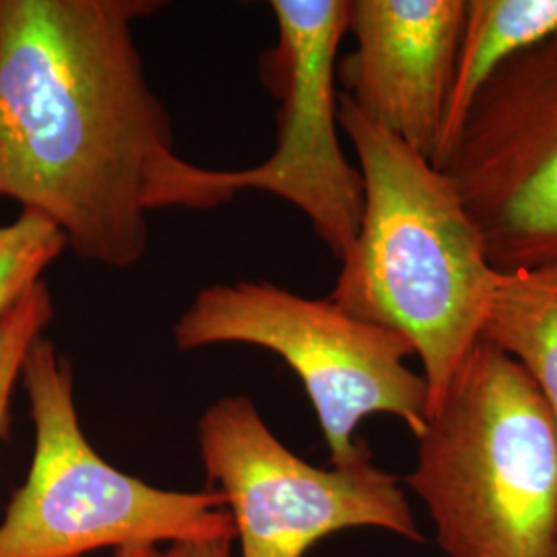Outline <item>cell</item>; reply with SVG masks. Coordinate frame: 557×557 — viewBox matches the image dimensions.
Segmentation results:
<instances>
[{"label": "cell", "instance_id": "cell-5", "mask_svg": "<svg viewBox=\"0 0 557 557\" xmlns=\"http://www.w3.org/2000/svg\"><path fill=\"white\" fill-rule=\"evenodd\" d=\"M174 343L182 351L244 343L283 359L310 397L333 467L370 455L354 440L368 416H395L416 438L428 425V384L405 366L413 347L331 299L301 298L269 283L213 285L180 317Z\"/></svg>", "mask_w": 557, "mask_h": 557}, {"label": "cell", "instance_id": "cell-2", "mask_svg": "<svg viewBox=\"0 0 557 557\" xmlns=\"http://www.w3.org/2000/svg\"><path fill=\"white\" fill-rule=\"evenodd\" d=\"M338 126L358 153L363 213L329 299L413 347L432 409L483 337L498 271L453 180L343 94Z\"/></svg>", "mask_w": 557, "mask_h": 557}, {"label": "cell", "instance_id": "cell-12", "mask_svg": "<svg viewBox=\"0 0 557 557\" xmlns=\"http://www.w3.org/2000/svg\"><path fill=\"white\" fill-rule=\"evenodd\" d=\"M64 248V234L34 211H21L13 223L0 225V319L40 283Z\"/></svg>", "mask_w": 557, "mask_h": 557}, {"label": "cell", "instance_id": "cell-14", "mask_svg": "<svg viewBox=\"0 0 557 557\" xmlns=\"http://www.w3.org/2000/svg\"><path fill=\"white\" fill-rule=\"evenodd\" d=\"M234 539H211V541H193L176 543L163 556L165 557H230Z\"/></svg>", "mask_w": 557, "mask_h": 557}, {"label": "cell", "instance_id": "cell-15", "mask_svg": "<svg viewBox=\"0 0 557 557\" xmlns=\"http://www.w3.org/2000/svg\"><path fill=\"white\" fill-rule=\"evenodd\" d=\"M112 557H165L158 547H149V545H133V547H122L116 549Z\"/></svg>", "mask_w": 557, "mask_h": 557}, {"label": "cell", "instance_id": "cell-9", "mask_svg": "<svg viewBox=\"0 0 557 557\" xmlns=\"http://www.w3.org/2000/svg\"><path fill=\"white\" fill-rule=\"evenodd\" d=\"M465 23V0H349L356 50L337 60L359 114L436 160Z\"/></svg>", "mask_w": 557, "mask_h": 557}, {"label": "cell", "instance_id": "cell-13", "mask_svg": "<svg viewBox=\"0 0 557 557\" xmlns=\"http://www.w3.org/2000/svg\"><path fill=\"white\" fill-rule=\"evenodd\" d=\"M54 319L48 285L40 281L0 319V440L11 425V398L20 382L21 366L29 347Z\"/></svg>", "mask_w": 557, "mask_h": 557}, {"label": "cell", "instance_id": "cell-1", "mask_svg": "<svg viewBox=\"0 0 557 557\" xmlns=\"http://www.w3.org/2000/svg\"><path fill=\"white\" fill-rule=\"evenodd\" d=\"M151 0H0V197L54 223L77 257L137 264L147 213L234 199L182 160L133 21Z\"/></svg>", "mask_w": 557, "mask_h": 557}, {"label": "cell", "instance_id": "cell-7", "mask_svg": "<svg viewBox=\"0 0 557 557\" xmlns=\"http://www.w3.org/2000/svg\"><path fill=\"white\" fill-rule=\"evenodd\" d=\"M438 170L498 273L557 262V32L483 87Z\"/></svg>", "mask_w": 557, "mask_h": 557}, {"label": "cell", "instance_id": "cell-4", "mask_svg": "<svg viewBox=\"0 0 557 557\" xmlns=\"http://www.w3.org/2000/svg\"><path fill=\"white\" fill-rule=\"evenodd\" d=\"M36 444L0 522V557H83L103 547L236 539L220 492H172L126 475L81 430L73 372L40 337L21 366Z\"/></svg>", "mask_w": 557, "mask_h": 557}, {"label": "cell", "instance_id": "cell-16", "mask_svg": "<svg viewBox=\"0 0 557 557\" xmlns=\"http://www.w3.org/2000/svg\"><path fill=\"white\" fill-rule=\"evenodd\" d=\"M552 557H557V547H556V552H554V556Z\"/></svg>", "mask_w": 557, "mask_h": 557}, {"label": "cell", "instance_id": "cell-6", "mask_svg": "<svg viewBox=\"0 0 557 557\" xmlns=\"http://www.w3.org/2000/svg\"><path fill=\"white\" fill-rule=\"evenodd\" d=\"M209 487L225 498L242 557H304L320 539L356 527L421 541L398 479L372 455L319 469L267 428L255 403L221 398L199 421Z\"/></svg>", "mask_w": 557, "mask_h": 557}, {"label": "cell", "instance_id": "cell-10", "mask_svg": "<svg viewBox=\"0 0 557 557\" xmlns=\"http://www.w3.org/2000/svg\"><path fill=\"white\" fill-rule=\"evenodd\" d=\"M557 32V0H465V23L434 165L457 143L479 94L499 69Z\"/></svg>", "mask_w": 557, "mask_h": 557}, {"label": "cell", "instance_id": "cell-11", "mask_svg": "<svg viewBox=\"0 0 557 557\" xmlns=\"http://www.w3.org/2000/svg\"><path fill=\"white\" fill-rule=\"evenodd\" d=\"M483 338L524 368L557 425V262L498 273Z\"/></svg>", "mask_w": 557, "mask_h": 557}, {"label": "cell", "instance_id": "cell-8", "mask_svg": "<svg viewBox=\"0 0 557 557\" xmlns=\"http://www.w3.org/2000/svg\"><path fill=\"white\" fill-rule=\"evenodd\" d=\"M349 0H273L278 44L269 75L281 100L277 147L255 168L223 170L234 190L287 200L312 223L333 257L345 259L363 213V178L338 143V46Z\"/></svg>", "mask_w": 557, "mask_h": 557}, {"label": "cell", "instance_id": "cell-3", "mask_svg": "<svg viewBox=\"0 0 557 557\" xmlns=\"http://www.w3.org/2000/svg\"><path fill=\"white\" fill-rule=\"evenodd\" d=\"M418 444L407 483L446 556H554L557 425L517 359L479 338Z\"/></svg>", "mask_w": 557, "mask_h": 557}]
</instances>
